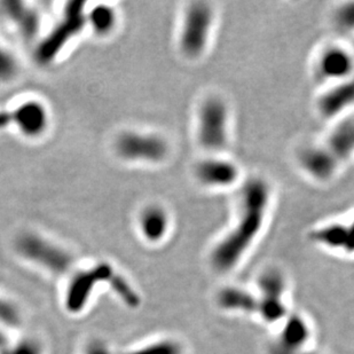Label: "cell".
Wrapping results in <instances>:
<instances>
[{"label":"cell","instance_id":"6da1fadb","mask_svg":"<svg viewBox=\"0 0 354 354\" xmlns=\"http://www.w3.org/2000/svg\"><path fill=\"white\" fill-rule=\"evenodd\" d=\"M273 186L263 176L245 177L236 188L234 217L210 252L211 266L226 273L236 268L264 232L273 209Z\"/></svg>","mask_w":354,"mask_h":354},{"label":"cell","instance_id":"7a4b0ae2","mask_svg":"<svg viewBox=\"0 0 354 354\" xmlns=\"http://www.w3.org/2000/svg\"><path fill=\"white\" fill-rule=\"evenodd\" d=\"M233 114L227 99L218 92L204 94L194 111V137L203 154H226L232 141Z\"/></svg>","mask_w":354,"mask_h":354},{"label":"cell","instance_id":"3957f363","mask_svg":"<svg viewBox=\"0 0 354 354\" xmlns=\"http://www.w3.org/2000/svg\"><path fill=\"white\" fill-rule=\"evenodd\" d=\"M218 24L214 3L193 0L185 5L178 28L177 47L185 60L197 62L209 53Z\"/></svg>","mask_w":354,"mask_h":354},{"label":"cell","instance_id":"277c9868","mask_svg":"<svg viewBox=\"0 0 354 354\" xmlns=\"http://www.w3.org/2000/svg\"><path fill=\"white\" fill-rule=\"evenodd\" d=\"M115 272V268L108 263H99L87 268L74 270L68 275L64 287V310L69 315H82L90 305L99 288L107 287L108 281Z\"/></svg>","mask_w":354,"mask_h":354},{"label":"cell","instance_id":"5b68a950","mask_svg":"<svg viewBox=\"0 0 354 354\" xmlns=\"http://www.w3.org/2000/svg\"><path fill=\"white\" fill-rule=\"evenodd\" d=\"M21 257L53 277H68L74 271V257L53 241L40 235L24 234L17 240Z\"/></svg>","mask_w":354,"mask_h":354},{"label":"cell","instance_id":"8992f818","mask_svg":"<svg viewBox=\"0 0 354 354\" xmlns=\"http://www.w3.org/2000/svg\"><path fill=\"white\" fill-rule=\"evenodd\" d=\"M311 74L320 87L354 77V50L342 40L322 44L312 57Z\"/></svg>","mask_w":354,"mask_h":354},{"label":"cell","instance_id":"52a82bcc","mask_svg":"<svg viewBox=\"0 0 354 354\" xmlns=\"http://www.w3.org/2000/svg\"><path fill=\"white\" fill-rule=\"evenodd\" d=\"M192 174L200 187L211 192L236 189L244 179L240 164L226 154H203Z\"/></svg>","mask_w":354,"mask_h":354},{"label":"cell","instance_id":"ba28073f","mask_svg":"<svg viewBox=\"0 0 354 354\" xmlns=\"http://www.w3.org/2000/svg\"><path fill=\"white\" fill-rule=\"evenodd\" d=\"M116 149L124 160L141 163H163L171 155V145L167 138L151 132L130 131L120 134Z\"/></svg>","mask_w":354,"mask_h":354},{"label":"cell","instance_id":"9c48e42d","mask_svg":"<svg viewBox=\"0 0 354 354\" xmlns=\"http://www.w3.org/2000/svg\"><path fill=\"white\" fill-rule=\"evenodd\" d=\"M295 162L303 176L321 185L334 181L343 167L322 141L301 145L295 151Z\"/></svg>","mask_w":354,"mask_h":354},{"label":"cell","instance_id":"30bf717a","mask_svg":"<svg viewBox=\"0 0 354 354\" xmlns=\"http://www.w3.org/2000/svg\"><path fill=\"white\" fill-rule=\"evenodd\" d=\"M315 111L329 123L354 114V77L321 87L315 95Z\"/></svg>","mask_w":354,"mask_h":354},{"label":"cell","instance_id":"8fae6325","mask_svg":"<svg viewBox=\"0 0 354 354\" xmlns=\"http://www.w3.org/2000/svg\"><path fill=\"white\" fill-rule=\"evenodd\" d=\"M85 20L84 3L80 1L69 3L64 19L38 48V60L41 64H48L53 60L61 48L83 29Z\"/></svg>","mask_w":354,"mask_h":354},{"label":"cell","instance_id":"7c38bea8","mask_svg":"<svg viewBox=\"0 0 354 354\" xmlns=\"http://www.w3.org/2000/svg\"><path fill=\"white\" fill-rule=\"evenodd\" d=\"M261 298H258L257 313L268 322H277L287 313L283 297L286 280L280 271L270 268L259 277Z\"/></svg>","mask_w":354,"mask_h":354},{"label":"cell","instance_id":"4fadbf2b","mask_svg":"<svg viewBox=\"0 0 354 354\" xmlns=\"http://www.w3.org/2000/svg\"><path fill=\"white\" fill-rule=\"evenodd\" d=\"M12 123L17 124L27 136H38L46 127V111L41 104L30 101L21 104L13 113L0 111V129Z\"/></svg>","mask_w":354,"mask_h":354},{"label":"cell","instance_id":"5bb4252c","mask_svg":"<svg viewBox=\"0 0 354 354\" xmlns=\"http://www.w3.org/2000/svg\"><path fill=\"white\" fill-rule=\"evenodd\" d=\"M322 142L343 165L354 158V114L333 122Z\"/></svg>","mask_w":354,"mask_h":354},{"label":"cell","instance_id":"9a60e30c","mask_svg":"<svg viewBox=\"0 0 354 354\" xmlns=\"http://www.w3.org/2000/svg\"><path fill=\"white\" fill-rule=\"evenodd\" d=\"M171 216L165 207L151 204L145 207L139 216V231L149 243H160L170 232Z\"/></svg>","mask_w":354,"mask_h":354},{"label":"cell","instance_id":"2e32d148","mask_svg":"<svg viewBox=\"0 0 354 354\" xmlns=\"http://www.w3.org/2000/svg\"><path fill=\"white\" fill-rule=\"evenodd\" d=\"M310 338V329L301 317L294 315L289 317L284 324L277 344L273 346V351L296 352L301 351Z\"/></svg>","mask_w":354,"mask_h":354},{"label":"cell","instance_id":"e0dca14e","mask_svg":"<svg viewBox=\"0 0 354 354\" xmlns=\"http://www.w3.org/2000/svg\"><path fill=\"white\" fill-rule=\"evenodd\" d=\"M3 6V12L10 20L13 21L21 34L24 38L34 37L38 31V17L35 10L21 1H3L0 3Z\"/></svg>","mask_w":354,"mask_h":354},{"label":"cell","instance_id":"ac0fdd59","mask_svg":"<svg viewBox=\"0 0 354 354\" xmlns=\"http://www.w3.org/2000/svg\"><path fill=\"white\" fill-rule=\"evenodd\" d=\"M218 304L228 311L256 313L258 298L239 288H226L218 296Z\"/></svg>","mask_w":354,"mask_h":354},{"label":"cell","instance_id":"d6986e66","mask_svg":"<svg viewBox=\"0 0 354 354\" xmlns=\"http://www.w3.org/2000/svg\"><path fill=\"white\" fill-rule=\"evenodd\" d=\"M107 288L115 297L129 308H137L141 304L140 295L125 275L115 270L108 281Z\"/></svg>","mask_w":354,"mask_h":354},{"label":"cell","instance_id":"ffe728a7","mask_svg":"<svg viewBox=\"0 0 354 354\" xmlns=\"http://www.w3.org/2000/svg\"><path fill=\"white\" fill-rule=\"evenodd\" d=\"M330 24L334 30L341 36L354 35V0L337 3L331 10Z\"/></svg>","mask_w":354,"mask_h":354},{"label":"cell","instance_id":"44dd1931","mask_svg":"<svg viewBox=\"0 0 354 354\" xmlns=\"http://www.w3.org/2000/svg\"><path fill=\"white\" fill-rule=\"evenodd\" d=\"M24 324V315L17 303L0 296V327L8 334L17 331Z\"/></svg>","mask_w":354,"mask_h":354},{"label":"cell","instance_id":"7402d4cb","mask_svg":"<svg viewBox=\"0 0 354 354\" xmlns=\"http://www.w3.org/2000/svg\"><path fill=\"white\" fill-rule=\"evenodd\" d=\"M183 348L174 339H158L138 348H131L122 354H183Z\"/></svg>","mask_w":354,"mask_h":354},{"label":"cell","instance_id":"603a6c76","mask_svg":"<svg viewBox=\"0 0 354 354\" xmlns=\"http://www.w3.org/2000/svg\"><path fill=\"white\" fill-rule=\"evenodd\" d=\"M90 21L97 34H107L114 27L116 19L111 8L100 5L91 12Z\"/></svg>","mask_w":354,"mask_h":354},{"label":"cell","instance_id":"cb8c5ba5","mask_svg":"<svg viewBox=\"0 0 354 354\" xmlns=\"http://www.w3.org/2000/svg\"><path fill=\"white\" fill-rule=\"evenodd\" d=\"M0 354H44V348L36 338H19L15 342L10 341Z\"/></svg>","mask_w":354,"mask_h":354},{"label":"cell","instance_id":"d4e9b609","mask_svg":"<svg viewBox=\"0 0 354 354\" xmlns=\"http://www.w3.org/2000/svg\"><path fill=\"white\" fill-rule=\"evenodd\" d=\"M14 74H15V62L10 54L0 46V80H10V77H13Z\"/></svg>","mask_w":354,"mask_h":354},{"label":"cell","instance_id":"484cf974","mask_svg":"<svg viewBox=\"0 0 354 354\" xmlns=\"http://www.w3.org/2000/svg\"><path fill=\"white\" fill-rule=\"evenodd\" d=\"M345 243L343 252L354 254V216L348 221H344Z\"/></svg>","mask_w":354,"mask_h":354},{"label":"cell","instance_id":"4316f807","mask_svg":"<svg viewBox=\"0 0 354 354\" xmlns=\"http://www.w3.org/2000/svg\"><path fill=\"white\" fill-rule=\"evenodd\" d=\"M83 354H114L111 352V348H108V345L104 342L91 341L88 344L85 346Z\"/></svg>","mask_w":354,"mask_h":354},{"label":"cell","instance_id":"83f0119b","mask_svg":"<svg viewBox=\"0 0 354 354\" xmlns=\"http://www.w3.org/2000/svg\"><path fill=\"white\" fill-rule=\"evenodd\" d=\"M272 354H313V353H308V352L301 351H296V352H280V351H273L272 350Z\"/></svg>","mask_w":354,"mask_h":354}]
</instances>
